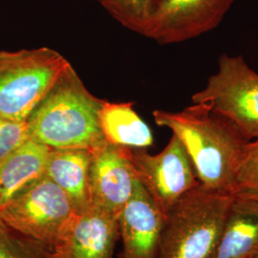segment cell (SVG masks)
I'll return each instance as SVG.
<instances>
[{
	"label": "cell",
	"mask_w": 258,
	"mask_h": 258,
	"mask_svg": "<svg viewBox=\"0 0 258 258\" xmlns=\"http://www.w3.org/2000/svg\"><path fill=\"white\" fill-rule=\"evenodd\" d=\"M131 160L139 182L164 216L185 192L200 184L186 150L174 134L156 155L146 148H131Z\"/></svg>",
	"instance_id": "cell-7"
},
{
	"label": "cell",
	"mask_w": 258,
	"mask_h": 258,
	"mask_svg": "<svg viewBox=\"0 0 258 258\" xmlns=\"http://www.w3.org/2000/svg\"><path fill=\"white\" fill-rule=\"evenodd\" d=\"M258 254V202L234 196L212 258H251Z\"/></svg>",
	"instance_id": "cell-14"
},
{
	"label": "cell",
	"mask_w": 258,
	"mask_h": 258,
	"mask_svg": "<svg viewBox=\"0 0 258 258\" xmlns=\"http://www.w3.org/2000/svg\"><path fill=\"white\" fill-rule=\"evenodd\" d=\"M78 213L68 195L44 176L0 213V219L54 248Z\"/></svg>",
	"instance_id": "cell-6"
},
{
	"label": "cell",
	"mask_w": 258,
	"mask_h": 258,
	"mask_svg": "<svg viewBox=\"0 0 258 258\" xmlns=\"http://www.w3.org/2000/svg\"><path fill=\"white\" fill-rule=\"evenodd\" d=\"M121 26L144 37L163 0H94Z\"/></svg>",
	"instance_id": "cell-16"
},
{
	"label": "cell",
	"mask_w": 258,
	"mask_h": 258,
	"mask_svg": "<svg viewBox=\"0 0 258 258\" xmlns=\"http://www.w3.org/2000/svg\"><path fill=\"white\" fill-rule=\"evenodd\" d=\"M139 180L131 160V148L107 141L92 149L90 166L91 206L119 216Z\"/></svg>",
	"instance_id": "cell-9"
},
{
	"label": "cell",
	"mask_w": 258,
	"mask_h": 258,
	"mask_svg": "<svg viewBox=\"0 0 258 258\" xmlns=\"http://www.w3.org/2000/svg\"><path fill=\"white\" fill-rule=\"evenodd\" d=\"M120 238L118 216L92 205L77 214L53 248L54 258H113Z\"/></svg>",
	"instance_id": "cell-10"
},
{
	"label": "cell",
	"mask_w": 258,
	"mask_h": 258,
	"mask_svg": "<svg viewBox=\"0 0 258 258\" xmlns=\"http://www.w3.org/2000/svg\"><path fill=\"white\" fill-rule=\"evenodd\" d=\"M0 258H54L53 247L22 234L0 219Z\"/></svg>",
	"instance_id": "cell-17"
},
{
	"label": "cell",
	"mask_w": 258,
	"mask_h": 258,
	"mask_svg": "<svg viewBox=\"0 0 258 258\" xmlns=\"http://www.w3.org/2000/svg\"><path fill=\"white\" fill-rule=\"evenodd\" d=\"M191 101L210 105L248 141L258 139V73L242 56L222 55L216 73Z\"/></svg>",
	"instance_id": "cell-5"
},
{
	"label": "cell",
	"mask_w": 258,
	"mask_h": 258,
	"mask_svg": "<svg viewBox=\"0 0 258 258\" xmlns=\"http://www.w3.org/2000/svg\"><path fill=\"white\" fill-rule=\"evenodd\" d=\"M49 149L29 138L0 161V213L44 177Z\"/></svg>",
	"instance_id": "cell-13"
},
{
	"label": "cell",
	"mask_w": 258,
	"mask_h": 258,
	"mask_svg": "<svg viewBox=\"0 0 258 258\" xmlns=\"http://www.w3.org/2000/svg\"><path fill=\"white\" fill-rule=\"evenodd\" d=\"M234 196L199 184L163 219L157 258H212Z\"/></svg>",
	"instance_id": "cell-3"
},
{
	"label": "cell",
	"mask_w": 258,
	"mask_h": 258,
	"mask_svg": "<svg viewBox=\"0 0 258 258\" xmlns=\"http://www.w3.org/2000/svg\"><path fill=\"white\" fill-rule=\"evenodd\" d=\"M103 102L70 64L28 117L29 138L50 149L92 150L105 140L99 123Z\"/></svg>",
	"instance_id": "cell-2"
},
{
	"label": "cell",
	"mask_w": 258,
	"mask_h": 258,
	"mask_svg": "<svg viewBox=\"0 0 258 258\" xmlns=\"http://www.w3.org/2000/svg\"><path fill=\"white\" fill-rule=\"evenodd\" d=\"M235 0H163L146 37L160 44L184 42L217 27Z\"/></svg>",
	"instance_id": "cell-8"
},
{
	"label": "cell",
	"mask_w": 258,
	"mask_h": 258,
	"mask_svg": "<svg viewBox=\"0 0 258 258\" xmlns=\"http://www.w3.org/2000/svg\"><path fill=\"white\" fill-rule=\"evenodd\" d=\"M29 139L27 122L0 116V161L22 146Z\"/></svg>",
	"instance_id": "cell-19"
},
{
	"label": "cell",
	"mask_w": 258,
	"mask_h": 258,
	"mask_svg": "<svg viewBox=\"0 0 258 258\" xmlns=\"http://www.w3.org/2000/svg\"><path fill=\"white\" fill-rule=\"evenodd\" d=\"M70 64L48 47L0 51V116L26 121Z\"/></svg>",
	"instance_id": "cell-4"
},
{
	"label": "cell",
	"mask_w": 258,
	"mask_h": 258,
	"mask_svg": "<svg viewBox=\"0 0 258 258\" xmlns=\"http://www.w3.org/2000/svg\"><path fill=\"white\" fill-rule=\"evenodd\" d=\"M99 123L105 141L130 148H147L153 145L152 131L133 108L132 102H103Z\"/></svg>",
	"instance_id": "cell-15"
},
{
	"label": "cell",
	"mask_w": 258,
	"mask_h": 258,
	"mask_svg": "<svg viewBox=\"0 0 258 258\" xmlns=\"http://www.w3.org/2000/svg\"><path fill=\"white\" fill-rule=\"evenodd\" d=\"M159 126L170 129L183 144L200 184L230 191L245 145L238 128L206 103H194L179 112L155 110Z\"/></svg>",
	"instance_id": "cell-1"
},
{
	"label": "cell",
	"mask_w": 258,
	"mask_h": 258,
	"mask_svg": "<svg viewBox=\"0 0 258 258\" xmlns=\"http://www.w3.org/2000/svg\"><path fill=\"white\" fill-rule=\"evenodd\" d=\"M163 219V213L138 182L118 216L122 240L119 258L158 257Z\"/></svg>",
	"instance_id": "cell-11"
},
{
	"label": "cell",
	"mask_w": 258,
	"mask_h": 258,
	"mask_svg": "<svg viewBox=\"0 0 258 258\" xmlns=\"http://www.w3.org/2000/svg\"><path fill=\"white\" fill-rule=\"evenodd\" d=\"M251 258H258V254H257V255H255V256H253V257H251Z\"/></svg>",
	"instance_id": "cell-20"
},
{
	"label": "cell",
	"mask_w": 258,
	"mask_h": 258,
	"mask_svg": "<svg viewBox=\"0 0 258 258\" xmlns=\"http://www.w3.org/2000/svg\"><path fill=\"white\" fill-rule=\"evenodd\" d=\"M231 192L235 197L258 202V139L245 145L234 173Z\"/></svg>",
	"instance_id": "cell-18"
},
{
	"label": "cell",
	"mask_w": 258,
	"mask_h": 258,
	"mask_svg": "<svg viewBox=\"0 0 258 258\" xmlns=\"http://www.w3.org/2000/svg\"><path fill=\"white\" fill-rule=\"evenodd\" d=\"M92 150L86 148L49 149L44 176L57 184L78 214L91 207L90 166Z\"/></svg>",
	"instance_id": "cell-12"
}]
</instances>
